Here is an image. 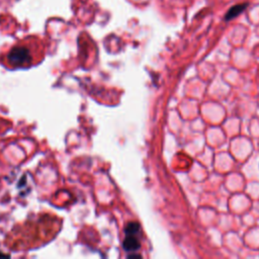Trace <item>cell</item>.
I'll use <instances>...</instances> for the list:
<instances>
[{"instance_id":"obj_1","label":"cell","mask_w":259,"mask_h":259,"mask_svg":"<svg viewBox=\"0 0 259 259\" xmlns=\"http://www.w3.org/2000/svg\"><path fill=\"white\" fill-rule=\"evenodd\" d=\"M42 51V44L38 39H24L5 54L4 65L10 69L28 68L38 62V58L43 55Z\"/></svg>"},{"instance_id":"obj_2","label":"cell","mask_w":259,"mask_h":259,"mask_svg":"<svg viewBox=\"0 0 259 259\" xmlns=\"http://www.w3.org/2000/svg\"><path fill=\"white\" fill-rule=\"evenodd\" d=\"M140 226L137 223H130L127 227V238L124 241V248L127 251H135L140 248L139 240L136 238Z\"/></svg>"},{"instance_id":"obj_3","label":"cell","mask_w":259,"mask_h":259,"mask_svg":"<svg viewBox=\"0 0 259 259\" xmlns=\"http://www.w3.org/2000/svg\"><path fill=\"white\" fill-rule=\"evenodd\" d=\"M248 6V3H241V4H237V5H234L233 7L230 8L226 14L225 17V20L226 21H231L235 18H237L238 16H240V14L245 10Z\"/></svg>"}]
</instances>
